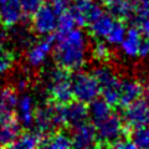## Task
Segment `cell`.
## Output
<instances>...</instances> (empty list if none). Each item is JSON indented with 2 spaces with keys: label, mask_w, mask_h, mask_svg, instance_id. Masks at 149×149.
Segmentation results:
<instances>
[{
  "label": "cell",
  "mask_w": 149,
  "mask_h": 149,
  "mask_svg": "<svg viewBox=\"0 0 149 149\" xmlns=\"http://www.w3.org/2000/svg\"><path fill=\"white\" fill-rule=\"evenodd\" d=\"M54 46V60L56 66L70 72L80 71L85 66L87 41L81 30L72 29L63 35H56Z\"/></svg>",
  "instance_id": "6da1fadb"
},
{
  "label": "cell",
  "mask_w": 149,
  "mask_h": 149,
  "mask_svg": "<svg viewBox=\"0 0 149 149\" xmlns=\"http://www.w3.org/2000/svg\"><path fill=\"white\" fill-rule=\"evenodd\" d=\"M93 125L96 128L95 147L97 148H114L118 142L123 139H129V133L132 129L123 122L122 117L116 111Z\"/></svg>",
  "instance_id": "7a4b0ae2"
},
{
  "label": "cell",
  "mask_w": 149,
  "mask_h": 149,
  "mask_svg": "<svg viewBox=\"0 0 149 149\" xmlns=\"http://www.w3.org/2000/svg\"><path fill=\"white\" fill-rule=\"evenodd\" d=\"M72 72L56 66L49 74L47 82V102L55 104H66L73 98L72 92Z\"/></svg>",
  "instance_id": "3957f363"
},
{
  "label": "cell",
  "mask_w": 149,
  "mask_h": 149,
  "mask_svg": "<svg viewBox=\"0 0 149 149\" xmlns=\"http://www.w3.org/2000/svg\"><path fill=\"white\" fill-rule=\"evenodd\" d=\"M98 82L100 86V95L102 96L106 102L112 107H118V98H119V85L120 80L118 74L108 66H103L97 68L92 73Z\"/></svg>",
  "instance_id": "277c9868"
},
{
  "label": "cell",
  "mask_w": 149,
  "mask_h": 149,
  "mask_svg": "<svg viewBox=\"0 0 149 149\" xmlns=\"http://www.w3.org/2000/svg\"><path fill=\"white\" fill-rule=\"evenodd\" d=\"M72 92L74 100L88 104L100 96V86L92 73L78 72L72 77Z\"/></svg>",
  "instance_id": "5b68a950"
},
{
  "label": "cell",
  "mask_w": 149,
  "mask_h": 149,
  "mask_svg": "<svg viewBox=\"0 0 149 149\" xmlns=\"http://www.w3.org/2000/svg\"><path fill=\"white\" fill-rule=\"evenodd\" d=\"M57 14L54 11L49 3H45L30 17L31 30L37 35H50L56 30Z\"/></svg>",
  "instance_id": "8992f818"
},
{
  "label": "cell",
  "mask_w": 149,
  "mask_h": 149,
  "mask_svg": "<svg viewBox=\"0 0 149 149\" xmlns=\"http://www.w3.org/2000/svg\"><path fill=\"white\" fill-rule=\"evenodd\" d=\"M123 108L122 119L129 128L149 125V103L142 97Z\"/></svg>",
  "instance_id": "52a82bcc"
},
{
  "label": "cell",
  "mask_w": 149,
  "mask_h": 149,
  "mask_svg": "<svg viewBox=\"0 0 149 149\" xmlns=\"http://www.w3.org/2000/svg\"><path fill=\"white\" fill-rule=\"evenodd\" d=\"M62 114H63V123L65 128L72 129L82 123L88 122L90 119V112L88 106L85 102L72 100L71 102L62 106Z\"/></svg>",
  "instance_id": "ba28073f"
},
{
  "label": "cell",
  "mask_w": 149,
  "mask_h": 149,
  "mask_svg": "<svg viewBox=\"0 0 149 149\" xmlns=\"http://www.w3.org/2000/svg\"><path fill=\"white\" fill-rule=\"evenodd\" d=\"M55 40H56V35H51V36H46L45 39L39 40L36 44L32 45L26 52L27 62L34 67L41 66L46 60V57L49 56V54L52 51Z\"/></svg>",
  "instance_id": "9c48e42d"
},
{
  "label": "cell",
  "mask_w": 149,
  "mask_h": 149,
  "mask_svg": "<svg viewBox=\"0 0 149 149\" xmlns=\"http://www.w3.org/2000/svg\"><path fill=\"white\" fill-rule=\"evenodd\" d=\"M143 96V83L136 78H124L120 80L119 85V98L118 107H123L130 104Z\"/></svg>",
  "instance_id": "30bf717a"
},
{
  "label": "cell",
  "mask_w": 149,
  "mask_h": 149,
  "mask_svg": "<svg viewBox=\"0 0 149 149\" xmlns=\"http://www.w3.org/2000/svg\"><path fill=\"white\" fill-rule=\"evenodd\" d=\"M22 10L20 0H0V25L10 29L21 20Z\"/></svg>",
  "instance_id": "8fae6325"
},
{
  "label": "cell",
  "mask_w": 149,
  "mask_h": 149,
  "mask_svg": "<svg viewBox=\"0 0 149 149\" xmlns=\"http://www.w3.org/2000/svg\"><path fill=\"white\" fill-rule=\"evenodd\" d=\"M17 103L16 90L13 86H6L0 91V123L16 118L15 111Z\"/></svg>",
  "instance_id": "7c38bea8"
},
{
  "label": "cell",
  "mask_w": 149,
  "mask_h": 149,
  "mask_svg": "<svg viewBox=\"0 0 149 149\" xmlns=\"http://www.w3.org/2000/svg\"><path fill=\"white\" fill-rule=\"evenodd\" d=\"M72 147L74 148H90L96 144V128L92 122L82 123L72 128Z\"/></svg>",
  "instance_id": "4fadbf2b"
},
{
  "label": "cell",
  "mask_w": 149,
  "mask_h": 149,
  "mask_svg": "<svg viewBox=\"0 0 149 149\" xmlns=\"http://www.w3.org/2000/svg\"><path fill=\"white\" fill-rule=\"evenodd\" d=\"M102 6L114 19L127 22L133 17V3L132 0H100Z\"/></svg>",
  "instance_id": "5bb4252c"
},
{
  "label": "cell",
  "mask_w": 149,
  "mask_h": 149,
  "mask_svg": "<svg viewBox=\"0 0 149 149\" xmlns=\"http://www.w3.org/2000/svg\"><path fill=\"white\" fill-rule=\"evenodd\" d=\"M114 17L109 15L108 13L102 11L100 15H97L95 19L87 22V29L88 34H90L93 39H102L108 35L112 25H113Z\"/></svg>",
  "instance_id": "9a60e30c"
},
{
  "label": "cell",
  "mask_w": 149,
  "mask_h": 149,
  "mask_svg": "<svg viewBox=\"0 0 149 149\" xmlns=\"http://www.w3.org/2000/svg\"><path fill=\"white\" fill-rule=\"evenodd\" d=\"M34 112H35V104L31 96L24 95L17 100L15 116L19 123L22 124L25 128H30L32 123H34Z\"/></svg>",
  "instance_id": "2e32d148"
},
{
  "label": "cell",
  "mask_w": 149,
  "mask_h": 149,
  "mask_svg": "<svg viewBox=\"0 0 149 149\" xmlns=\"http://www.w3.org/2000/svg\"><path fill=\"white\" fill-rule=\"evenodd\" d=\"M40 147H42V148H57V149L71 148L72 147V139H71V136L63 130V128H58V129H55L47 134H45L42 137V142H41Z\"/></svg>",
  "instance_id": "e0dca14e"
},
{
  "label": "cell",
  "mask_w": 149,
  "mask_h": 149,
  "mask_svg": "<svg viewBox=\"0 0 149 149\" xmlns=\"http://www.w3.org/2000/svg\"><path fill=\"white\" fill-rule=\"evenodd\" d=\"M20 133L21 127L16 118L0 123V147L10 148L11 144L17 139Z\"/></svg>",
  "instance_id": "ac0fdd59"
},
{
  "label": "cell",
  "mask_w": 149,
  "mask_h": 149,
  "mask_svg": "<svg viewBox=\"0 0 149 149\" xmlns=\"http://www.w3.org/2000/svg\"><path fill=\"white\" fill-rule=\"evenodd\" d=\"M122 50L123 52L130 56V57H136L139 56V49L142 44V34L137 29V26H132L128 31H125L124 39L122 40Z\"/></svg>",
  "instance_id": "d6986e66"
},
{
  "label": "cell",
  "mask_w": 149,
  "mask_h": 149,
  "mask_svg": "<svg viewBox=\"0 0 149 149\" xmlns=\"http://www.w3.org/2000/svg\"><path fill=\"white\" fill-rule=\"evenodd\" d=\"M113 111L114 107H112L108 102H106L103 98H98V97L96 100H93L92 102H90V107H88L90 119L92 120L93 124L98 123L100 120L108 117Z\"/></svg>",
  "instance_id": "ffe728a7"
},
{
  "label": "cell",
  "mask_w": 149,
  "mask_h": 149,
  "mask_svg": "<svg viewBox=\"0 0 149 149\" xmlns=\"http://www.w3.org/2000/svg\"><path fill=\"white\" fill-rule=\"evenodd\" d=\"M42 134L39 132H30V130H24L19 134V137L15 142L11 144L10 148H20V149H32L39 148L42 142Z\"/></svg>",
  "instance_id": "44dd1931"
},
{
  "label": "cell",
  "mask_w": 149,
  "mask_h": 149,
  "mask_svg": "<svg viewBox=\"0 0 149 149\" xmlns=\"http://www.w3.org/2000/svg\"><path fill=\"white\" fill-rule=\"evenodd\" d=\"M125 30H127V22L123 20L114 19L113 25H112L108 35H107L104 39L107 40V42H109L112 45H118L122 42V40L124 39Z\"/></svg>",
  "instance_id": "7402d4cb"
},
{
  "label": "cell",
  "mask_w": 149,
  "mask_h": 149,
  "mask_svg": "<svg viewBox=\"0 0 149 149\" xmlns=\"http://www.w3.org/2000/svg\"><path fill=\"white\" fill-rule=\"evenodd\" d=\"M129 139L136 148H149V125L132 128Z\"/></svg>",
  "instance_id": "603a6c76"
},
{
  "label": "cell",
  "mask_w": 149,
  "mask_h": 149,
  "mask_svg": "<svg viewBox=\"0 0 149 149\" xmlns=\"http://www.w3.org/2000/svg\"><path fill=\"white\" fill-rule=\"evenodd\" d=\"M74 26H77L76 21H74L71 11L67 9L66 11H63L60 14V15H57V24H56V30H57V32H56V35L66 34L70 30L74 29Z\"/></svg>",
  "instance_id": "cb8c5ba5"
},
{
  "label": "cell",
  "mask_w": 149,
  "mask_h": 149,
  "mask_svg": "<svg viewBox=\"0 0 149 149\" xmlns=\"http://www.w3.org/2000/svg\"><path fill=\"white\" fill-rule=\"evenodd\" d=\"M96 42L92 47V56L93 58L100 62H108L112 58V51L108 47V45L100 39H95Z\"/></svg>",
  "instance_id": "d4e9b609"
},
{
  "label": "cell",
  "mask_w": 149,
  "mask_h": 149,
  "mask_svg": "<svg viewBox=\"0 0 149 149\" xmlns=\"http://www.w3.org/2000/svg\"><path fill=\"white\" fill-rule=\"evenodd\" d=\"M44 3H45V0H20L22 15L27 19H30L32 14L42 5Z\"/></svg>",
  "instance_id": "484cf974"
},
{
  "label": "cell",
  "mask_w": 149,
  "mask_h": 149,
  "mask_svg": "<svg viewBox=\"0 0 149 149\" xmlns=\"http://www.w3.org/2000/svg\"><path fill=\"white\" fill-rule=\"evenodd\" d=\"M14 62H15V55L13 51L5 49L3 51V54L0 55V74L10 70Z\"/></svg>",
  "instance_id": "4316f807"
},
{
  "label": "cell",
  "mask_w": 149,
  "mask_h": 149,
  "mask_svg": "<svg viewBox=\"0 0 149 149\" xmlns=\"http://www.w3.org/2000/svg\"><path fill=\"white\" fill-rule=\"evenodd\" d=\"M46 3H49L51 8L54 9V11L60 15L61 13L66 11L71 5V0H46Z\"/></svg>",
  "instance_id": "83f0119b"
},
{
  "label": "cell",
  "mask_w": 149,
  "mask_h": 149,
  "mask_svg": "<svg viewBox=\"0 0 149 149\" xmlns=\"http://www.w3.org/2000/svg\"><path fill=\"white\" fill-rule=\"evenodd\" d=\"M134 22H136L137 29L142 34V36L149 37V16H144V17H141V19H137Z\"/></svg>",
  "instance_id": "f1b7e54d"
},
{
  "label": "cell",
  "mask_w": 149,
  "mask_h": 149,
  "mask_svg": "<svg viewBox=\"0 0 149 149\" xmlns=\"http://www.w3.org/2000/svg\"><path fill=\"white\" fill-rule=\"evenodd\" d=\"M139 55L142 57H146L149 55V37H144V40L141 44V49H139Z\"/></svg>",
  "instance_id": "f546056e"
},
{
  "label": "cell",
  "mask_w": 149,
  "mask_h": 149,
  "mask_svg": "<svg viewBox=\"0 0 149 149\" xmlns=\"http://www.w3.org/2000/svg\"><path fill=\"white\" fill-rule=\"evenodd\" d=\"M143 95L146 96V101L149 103V80L146 85H143Z\"/></svg>",
  "instance_id": "4dcf8cb0"
},
{
  "label": "cell",
  "mask_w": 149,
  "mask_h": 149,
  "mask_svg": "<svg viewBox=\"0 0 149 149\" xmlns=\"http://www.w3.org/2000/svg\"><path fill=\"white\" fill-rule=\"evenodd\" d=\"M5 50V46H4V44L1 42V41H0V55L3 54V51Z\"/></svg>",
  "instance_id": "1f68e13d"
}]
</instances>
